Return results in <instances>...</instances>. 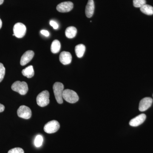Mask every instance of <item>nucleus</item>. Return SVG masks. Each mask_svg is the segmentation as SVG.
Segmentation results:
<instances>
[{
	"instance_id": "nucleus-17",
	"label": "nucleus",
	"mask_w": 153,
	"mask_h": 153,
	"mask_svg": "<svg viewBox=\"0 0 153 153\" xmlns=\"http://www.w3.org/2000/svg\"><path fill=\"white\" fill-rule=\"evenodd\" d=\"M61 48V44L60 41L57 40H54L52 42L51 46V51L54 54L58 53Z\"/></svg>"
},
{
	"instance_id": "nucleus-20",
	"label": "nucleus",
	"mask_w": 153,
	"mask_h": 153,
	"mask_svg": "<svg viewBox=\"0 0 153 153\" xmlns=\"http://www.w3.org/2000/svg\"><path fill=\"white\" fill-rule=\"evenodd\" d=\"M146 4V0H133L134 6L135 7H141Z\"/></svg>"
},
{
	"instance_id": "nucleus-1",
	"label": "nucleus",
	"mask_w": 153,
	"mask_h": 153,
	"mask_svg": "<svg viewBox=\"0 0 153 153\" xmlns=\"http://www.w3.org/2000/svg\"><path fill=\"white\" fill-rule=\"evenodd\" d=\"M53 91L57 103L62 104L63 102V93L64 85L60 82H56L53 86Z\"/></svg>"
},
{
	"instance_id": "nucleus-22",
	"label": "nucleus",
	"mask_w": 153,
	"mask_h": 153,
	"mask_svg": "<svg viewBox=\"0 0 153 153\" xmlns=\"http://www.w3.org/2000/svg\"><path fill=\"white\" fill-rule=\"evenodd\" d=\"M8 153H25V152L22 148H15L9 150Z\"/></svg>"
},
{
	"instance_id": "nucleus-12",
	"label": "nucleus",
	"mask_w": 153,
	"mask_h": 153,
	"mask_svg": "<svg viewBox=\"0 0 153 153\" xmlns=\"http://www.w3.org/2000/svg\"><path fill=\"white\" fill-rule=\"evenodd\" d=\"M146 116L144 114L139 115L136 117L131 120L130 121L129 125L131 126H138L143 123L146 120Z\"/></svg>"
},
{
	"instance_id": "nucleus-2",
	"label": "nucleus",
	"mask_w": 153,
	"mask_h": 153,
	"mask_svg": "<svg viewBox=\"0 0 153 153\" xmlns=\"http://www.w3.org/2000/svg\"><path fill=\"white\" fill-rule=\"evenodd\" d=\"M11 88L14 91H16L22 95L26 94L28 91L27 84L25 81H16L12 85Z\"/></svg>"
},
{
	"instance_id": "nucleus-10",
	"label": "nucleus",
	"mask_w": 153,
	"mask_h": 153,
	"mask_svg": "<svg viewBox=\"0 0 153 153\" xmlns=\"http://www.w3.org/2000/svg\"><path fill=\"white\" fill-rule=\"evenodd\" d=\"M34 56V52L32 50H28L25 52L21 58L20 63L22 66H25L33 59Z\"/></svg>"
},
{
	"instance_id": "nucleus-24",
	"label": "nucleus",
	"mask_w": 153,
	"mask_h": 153,
	"mask_svg": "<svg viewBox=\"0 0 153 153\" xmlns=\"http://www.w3.org/2000/svg\"><path fill=\"white\" fill-rule=\"evenodd\" d=\"M41 33L42 35H44V36H46V37H49V32L47 31V30H41Z\"/></svg>"
},
{
	"instance_id": "nucleus-28",
	"label": "nucleus",
	"mask_w": 153,
	"mask_h": 153,
	"mask_svg": "<svg viewBox=\"0 0 153 153\" xmlns=\"http://www.w3.org/2000/svg\"></svg>"
},
{
	"instance_id": "nucleus-4",
	"label": "nucleus",
	"mask_w": 153,
	"mask_h": 153,
	"mask_svg": "<svg viewBox=\"0 0 153 153\" xmlns=\"http://www.w3.org/2000/svg\"><path fill=\"white\" fill-rule=\"evenodd\" d=\"M49 98V91L47 90L44 91L37 96L36 98L37 104L42 107L47 106L50 102Z\"/></svg>"
},
{
	"instance_id": "nucleus-9",
	"label": "nucleus",
	"mask_w": 153,
	"mask_h": 153,
	"mask_svg": "<svg viewBox=\"0 0 153 153\" xmlns=\"http://www.w3.org/2000/svg\"><path fill=\"white\" fill-rule=\"evenodd\" d=\"M153 100L151 97H145L140 101L139 109L140 111H144L149 108L152 104Z\"/></svg>"
},
{
	"instance_id": "nucleus-19",
	"label": "nucleus",
	"mask_w": 153,
	"mask_h": 153,
	"mask_svg": "<svg viewBox=\"0 0 153 153\" xmlns=\"http://www.w3.org/2000/svg\"><path fill=\"white\" fill-rule=\"evenodd\" d=\"M43 142V137L41 135H38L36 137L34 141V144L36 147L41 146Z\"/></svg>"
},
{
	"instance_id": "nucleus-18",
	"label": "nucleus",
	"mask_w": 153,
	"mask_h": 153,
	"mask_svg": "<svg viewBox=\"0 0 153 153\" xmlns=\"http://www.w3.org/2000/svg\"><path fill=\"white\" fill-rule=\"evenodd\" d=\"M140 11L143 13L148 15V16H152L153 15V7L149 5L145 4L140 8Z\"/></svg>"
},
{
	"instance_id": "nucleus-6",
	"label": "nucleus",
	"mask_w": 153,
	"mask_h": 153,
	"mask_svg": "<svg viewBox=\"0 0 153 153\" xmlns=\"http://www.w3.org/2000/svg\"><path fill=\"white\" fill-rule=\"evenodd\" d=\"M27 32V28L24 24L21 23H16L13 27L14 35L18 38H22L25 36Z\"/></svg>"
},
{
	"instance_id": "nucleus-21",
	"label": "nucleus",
	"mask_w": 153,
	"mask_h": 153,
	"mask_svg": "<svg viewBox=\"0 0 153 153\" xmlns=\"http://www.w3.org/2000/svg\"><path fill=\"white\" fill-rule=\"evenodd\" d=\"M5 74V68L2 63H0V82L2 81Z\"/></svg>"
},
{
	"instance_id": "nucleus-26",
	"label": "nucleus",
	"mask_w": 153,
	"mask_h": 153,
	"mask_svg": "<svg viewBox=\"0 0 153 153\" xmlns=\"http://www.w3.org/2000/svg\"><path fill=\"white\" fill-rule=\"evenodd\" d=\"M2 26V22L1 20L0 19V29L1 28Z\"/></svg>"
},
{
	"instance_id": "nucleus-11",
	"label": "nucleus",
	"mask_w": 153,
	"mask_h": 153,
	"mask_svg": "<svg viewBox=\"0 0 153 153\" xmlns=\"http://www.w3.org/2000/svg\"><path fill=\"white\" fill-rule=\"evenodd\" d=\"M59 60L60 63L63 65H68L71 63L72 56L70 52L63 51L60 54Z\"/></svg>"
},
{
	"instance_id": "nucleus-14",
	"label": "nucleus",
	"mask_w": 153,
	"mask_h": 153,
	"mask_svg": "<svg viewBox=\"0 0 153 153\" xmlns=\"http://www.w3.org/2000/svg\"><path fill=\"white\" fill-rule=\"evenodd\" d=\"M85 50V45L79 44L76 45L75 47V52L76 56L79 58H81L84 55Z\"/></svg>"
},
{
	"instance_id": "nucleus-16",
	"label": "nucleus",
	"mask_w": 153,
	"mask_h": 153,
	"mask_svg": "<svg viewBox=\"0 0 153 153\" xmlns=\"http://www.w3.org/2000/svg\"><path fill=\"white\" fill-rule=\"evenodd\" d=\"M77 30L74 27H69L67 28L65 31V35L68 38H73L76 36Z\"/></svg>"
},
{
	"instance_id": "nucleus-23",
	"label": "nucleus",
	"mask_w": 153,
	"mask_h": 153,
	"mask_svg": "<svg viewBox=\"0 0 153 153\" xmlns=\"http://www.w3.org/2000/svg\"><path fill=\"white\" fill-rule=\"evenodd\" d=\"M50 25H51L52 27H53L55 30H57L58 29L59 26H58V24L56 22L54 21H51L50 22Z\"/></svg>"
},
{
	"instance_id": "nucleus-15",
	"label": "nucleus",
	"mask_w": 153,
	"mask_h": 153,
	"mask_svg": "<svg viewBox=\"0 0 153 153\" xmlns=\"http://www.w3.org/2000/svg\"><path fill=\"white\" fill-rule=\"evenodd\" d=\"M22 74L28 78H32L35 74L33 66H30L23 69L22 71Z\"/></svg>"
},
{
	"instance_id": "nucleus-7",
	"label": "nucleus",
	"mask_w": 153,
	"mask_h": 153,
	"mask_svg": "<svg viewBox=\"0 0 153 153\" xmlns=\"http://www.w3.org/2000/svg\"><path fill=\"white\" fill-rule=\"evenodd\" d=\"M17 114L19 117L25 119H29L32 116V111L28 107L21 105L17 111Z\"/></svg>"
},
{
	"instance_id": "nucleus-3",
	"label": "nucleus",
	"mask_w": 153,
	"mask_h": 153,
	"mask_svg": "<svg viewBox=\"0 0 153 153\" xmlns=\"http://www.w3.org/2000/svg\"><path fill=\"white\" fill-rule=\"evenodd\" d=\"M63 98L70 103H75L79 100V97L76 92L74 91L68 89L63 91Z\"/></svg>"
},
{
	"instance_id": "nucleus-25",
	"label": "nucleus",
	"mask_w": 153,
	"mask_h": 153,
	"mask_svg": "<svg viewBox=\"0 0 153 153\" xmlns=\"http://www.w3.org/2000/svg\"><path fill=\"white\" fill-rule=\"evenodd\" d=\"M5 107L3 105L0 103V113L3 112L4 110Z\"/></svg>"
},
{
	"instance_id": "nucleus-13",
	"label": "nucleus",
	"mask_w": 153,
	"mask_h": 153,
	"mask_svg": "<svg viewBox=\"0 0 153 153\" xmlns=\"http://www.w3.org/2000/svg\"><path fill=\"white\" fill-rule=\"evenodd\" d=\"M94 11V4L93 0H88L85 9V13L86 17L91 18L93 16Z\"/></svg>"
},
{
	"instance_id": "nucleus-8",
	"label": "nucleus",
	"mask_w": 153,
	"mask_h": 153,
	"mask_svg": "<svg viewBox=\"0 0 153 153\" xmlns=\"http://www.w3.org/2000/svg\"><path fill=\"white\" fill-rule=\"evenodd\" d=\"M73 7L74 4L71 2H63L57 5L56 9L60 13H68L73 9Z\"/></svg>"
},
{
	"instance_id": "nucleus-5",
	"label": "nucleus",
	"mask_w": 153,
	"mask_h": 153,
	"mask_svg": "<svg viewBox=\"0 0 153 153\" xmlns=\"http://www.w3.org/2000/svg\"><path fill=\"white\" fill-rule=\"evenodd\" d=\"M60 125L57 120L50 121L47 123L44 126V129L45 132L48 134H52L57 132L59 129Z\"/></svg>"
},
{
	"instance_id": "nucleus-27",
	"label": "nucleus",
	"mask_w": 153,
	"mask_h": 153,
	"mask_svg": "<svg viewBox=\"0 0 153 153\" xmlns=\"http://www.w3.org/2000/svg\"><path fill=\"white\" fill-rule=\"evenodd\" d=\"M4 0H0V5H1L4 2Z\"/></svg>"
}]
</instances>
